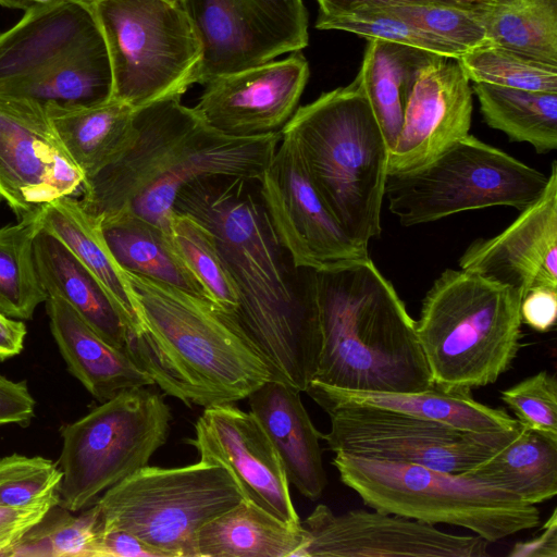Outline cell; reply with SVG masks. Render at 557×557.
<instances>
[{
	"mask_svg": "<svg viewBox=\"0 0 557 557\" xmlns=\"http://www.w3.org/2000/svg\"><path fill=\"white\" fill-rule=\"evenodd\" d=\"M331 421L322 440L334 454L420 465L462 473L508 444L519 428L474 433L383 407L345 404L324 410Z\"/></svg>",
	"mask_w": 557,
	"mask_h": 557,
	"instance_id": "12",
	"label": "cell"
},
{
	"mask_svg": "<svg viewBox=\"0 0 557 557\" xmlns=\"http://www.w3.org/2000/svg\"><path fill=\"white\" fill-rule=\"evenodd\" d=\"M462 270L518 290L557 288V163L548 183L502 233L473 240L459 258Z\"/></svg>",
	"mask_w": 557,
	"mask_h": 557,
	"instance_id": "20",
	"label": "cell"
},
{
	"mask_svg": "<svg viewBox=\"0 0 557 557\" xmlns=\"http://www.w3.org/2000/svg\"><path fill=\"white\" fill-rule=\"evenodd\" d=\"M27 334L21 320L8 318L0 313V361L21 354Z\"/></svg>",
	"mask_w": 557,
	"mask_h": 557,
	"instance_id": "49",
	"label": "cell"
},
{
	"mask_svg": "<svg viewBox=\"0 0 557 557\" xmlns=\"http://www.w3.org/2000/svg\"><path fill=\"white\" fill-rule=\"evenodd\" d=\"M202 45L198 84L301 51L308 46L302 0H180Z\"/></svg>",
	"mask_w": 557,
	"mask_h": 557,
	"instance_id": "13",
	"label": "cell"
},
{
	"mask_svg": "<svg viewBox=\"0 0 557 557\" xmlns=\"http://www.w3.org/2000/svg\"><path fill=\"white\" fill-rule=\"evenodd\" d=\"M384 8L466 51L491 42L475 9L446 4H395Z\"/></svg>",
	"mask_w": 557,
	"mask_h": 557,
	"instance_id": "41",
	"label": "cell"
},
{
	"mask_svg": "<svg viewBox=\"0 0 557 557\" xmlns=\"http://www.w3.org/2000/svg\"><path fill=\"white\" fill-rule=\"evenodd\" d=\"M258 184L278 242L297 268L321 271L369 256L368 249L352 242L326 207L289 134L282 133Z\"/></svg>",
	"mask_w": 557,
	"mask_h": 557,
	"instance_id": "14",
	"label": "cell"
},
{
	"mask_svg": "<svg viewBox=\"0 0 557 557\" xmlns=\"http://www.w3.org/2000/svg\"><path fill=\"white\" fill-rule=\"evenodd\" d=\"M475 13L491 42L557 65V0H487Z\"/></svg>",
	"mask_w": 557,
	"mask_h": 557,
	"instance_id": "35",
	"label": "cell"
},
{
	"mask_svg": "<svg viewBox=\"0 0 557 557\" xmlns=\"http://www.w3.org/2000/svg\"><path fill=\"white\" fill-rule=\"evenodd\" d=\"M34 256L47 293L64 299L106 342L126 351V330L116 308L76 256L44 228L35 238Z\"/></svg>",
	"mask_w": 557,
	"mask_h": 557,
	"instance_id": "25",
	"label": "cell"
},
{
	"mask_svg": "<svg viewBox=\"0 0 557 557\" xmlns=\"http://www.w3.org/2000/svg\"><path fill=\"white\" fill-rule=\"evenodd\" d=\"M136 135L113 163L83 183V209L100 222L131 215L171 236L181 189L203 176L258 181L282 134L231 137L207 125L193 108L171 98L139 108Z\"/></svg>",
	"mask_w": 557,
	"mask_h": 557,
	"instance_id": "2",
	"label": "cell"
},
{
	"mask_svg": "<svg viewBox=\"0 0 557 557\" xmlns=\"http://www.w3.org/2000/svg\"><path fill=\"white\" fill-rule=\"evenodd\" d=\"M51 334L69 372L99 401L121 392L153 385L131 356L106 342L61 297L46 300Z\"/></svg>",
	"mask_w": 557,
	"mask_h": 557,
	"instance_id": "23",
	"label": "cell"
},
{
	"mask_svg": "<svg viewBox=\"0 0 557 557\" xmlns=\"http://www.w3.org/2000/svg\"><path fill=\"white\" fill-rule=\"evenodd\" d=\"M458 60L473 83L557 94V65L525 53L488 42Z\"/></svg>",
	"mask_w": 557,
	"mask_h": 557,
	"instance_id": "37",
	"label": "cell"
},
{
	"mask_svg": "<svg viewBox=\"0 0 557 557\" xmlns=\"http://www.w3.org/2000/svg\"><path fill=\"white\" fill-rule=\"evenodd\" d=\"M73 1H76V2H79V3H83V4L91 7L92 4L98 2L99 0H73ZM173 1L178 2L180 0H173Z\"/></svg>",
	"mask_w": 557,
	"mask_h": 557,
	"instance_id": "52",
	"label": "cell"
},
{
	"mask_svg": "<svg viewBox=\"0 0 557 557\" xmlns=\"http://www.w3.org/2000/svg\"><path fill=\"white\" fill-rule=\"evenodd\" d=\"M547 183L541 171L469 134L423 168L387 175L384 198L403 226H413L488 207L522 211Z\"/></svg>",
	"mask_w": 557,
	"mask_h": 557,
	"instance_id": "11",
	"label": "cell"
},
{
	"mask_svg": "<svg viewBox=\"0 0 557 557\" xmlns=\"http://www.w3.org/2000/svg\"><path fill=\"white\" fill-rule=\"evenodd\" d=\"M462 474L528 504L546 502L557 494V438L520 424L508 444Z\"/></svg>",
	"mask_w": 557,
	"mask_h": 557,
	"instance_id": "31",
	"label": "cell"
},
{
	"mask_svg": "<svg viewBox=\"0 0 557 557\" xmlns=\"http://www.w3.org/2000/svg\"><path fill=\"white\" fill-rule=\"evenodd\" d=\"M101 531L100 511L96 504L81 513L59 504L53 506L7 557H91Z\"/></svg>",
	"mask_w": 557,
	"mask_h": 557,
	"instance_id": "36",
	"label": "cell"
},
{
	"mask_svg": "<svg viewBox=\"0 0 557 557\" xmlns=\"http://www.w3.org/2000/svg\"><path fill=\"white\" fill-rule=\"evenodd\" d=\"M367 40L356 78L392 150L399 136L405 109L420 72L441 54L376 38Z\"/></svg>",
	"mask_w": 557,
	"mask_h": 557,
	"instance_id": "29",
	"label": "cell"
},
{
	"mask_svg": "<svg viewBox=\"0 0 557 557\" xmlns=\"http://www.w3.org/2000/svg\"><path fill=\"white\" fill-rule=\"evenodd\" d=\"M306 393L323 410L345 404L371 405L474 433L510 431L520 425L505 410L475 400L471 391L446 389L435 384L422 392L374 393L341 389L312 381Z\"/></svg>",
	"mask_w": 557,
	"mask_h": 557,
	"instance_id": "24",
	"label": "cell"
},
{
	"mask_svg": "<svg viewBox=\"0 0 557 557\" xmlns=\"http://www.w3.org/2000/svg\"><path fill=\"white\" fill-rule=\"evenodd\" d=\"M508 556L557 557V510H553L539 535L525 542L515 543Z\"/></svg>",
	"mask_w": 557,
	"mask_h": 557,
	"instance_id": "48",
	"label": "cell"
},
{
	"mask_svg": "<svg viewBox=\"0 0 557 557\" xmlns=\"http://www.w3.org/2000/svg\"><path fill=\"white\" fill-rule=\"evenodd\" d=\"M314 26L318 29L345 30L366 39L403 44L445 57L459 58L466 52L384 7L366 5L330 16H317Z\"/></svg>",
	"mask_w": 557,
	"mask_h": 557,
	"instance_id": "39",
	"label": "cell"
},
{
	"mask_svg": "<svg viewBox=\"0 0 557 557\" xmlns=\"http://www.w3.org/2000/svg\"><path fill=\"white\" fill-rule=\"evenodd\" d=\"M309 74L307 59L295 51L285 59L207 82L193 109L226 136L282 134L298 108Z\"/></svg>",
	"mask_w": 557,
	"mask_h": 557,
	"instance_id": "18",
	"label": "cell"
},
{
	"mask_svg": "<svg viewBox=\"0 0 557 557\" xmlns=\"http://www.w3.org/2000/svg\"><path fill=\"white\" fill-rule=\"evenodd\" d=\"M319 7L318 16H330L360 7H385L395 4H446L463 9H475L468 0H315Z\"/></svg>",
	"mask_w": 557,
	"mask_h": 557,
	"instance_id": "47",
	"label": "cell"
},
{
	"mask_svg": "<svg viewBox=\"0 0 557 557\" xmlns=\"http://www.w3.org/2000/svg\"><path fill=\"white\" fill-rule=\"evenodd\" d=\"M62 471L50 459L12 454L0 459V506H28L59 493Z\"/></svg>",
	"mask_w": 557,
	"mask_h": 557,
	"instance_id": "40",
	"label": "cell"
},
{
	"mask_svg": "<svg viewBox=\"0 0 557 557\" xmlns=\"http://www.w3.org/2000/svg\"><path fill=\"white\" fill-rule=\"evenodd\" d=\"M472 111L473 91L458 58L438 55L413 85L389 152L388 175L423 168L468 136Z\"/></svg>",
	"mask_w": 557,
	"mask_h": 557,
	"instance_id": "19",
	"label": "cell"
},
{
	"mask_svg": "<svg viewBox=\"0 0 557 557\" xmlns=\"http://www.w3.org/2000/svg\"><path fill=\"white\" fill-rule=\"evenodd\" d=\"M335 513L318 505L301 522L308 544L301 557H485L488 542L372 509Z\"/></svg>",
	"mask_w": 557,
	"mask_h": 557,
	"instance_id": "15",
	"label": "cell"
},
{
	"mask_svg": "<svg viewBox=\"0 0 557 557\" xmlns=\"http://www.w3.org/2000/svg\"><path fill=\"white\" fill-rule=\"evenodd\" d=\"M0 5L10 9H20L26 12L34 8L36 4L29 0H0Z\"/></svg>",
	"mask_w": 557,
	"mask_h": 557,
	"instance_id": "50",
	"label": "cell"
},
{
	"mask_svg": "<svg viewBox=\"0 0 557 557\" xmlns=\"http://www.w3.org/2000/svg\"><path fill=\"white\" fill-rule=\"evenodd\" d=\"M500 398L521 425L557 438L555 374L540 371L502 391Z\"/></svg>",
	"mask_w": 557,
	"mask_h": 557,
	"instance_id": "42",
	"label": "cell"
},
{
	"mask_svg": "<svg viewBox=\"0 0 557 557\" xmlns=\"http://www.w3.org/2000/svg\"><path fill=\"white\" fill-rule=\"evenodd\" d=\"M194 446L202 461L225 468L244 498L290 525H301L282 460L257 418L232 404L205 408Z\"/></svg>",
	"mask_w": 557,
	"mask_h": 557,
	"instance_id": "16",
	"label": "cell"
},
{
	"mask_svg": "<svg viewBox=\"0 0 557 557\" xmlns=\"http://www.w3.org/2000/svg\"><path fill=\"white\" fill-rule=\"evenodd\" d=\"M91 557H165V555L129 532L101 529Z\"/></svg>",
	"mask_w": 557,
	"mask_h": 557,
	"instance_id": "46",
	"label": "cell"
},
{
	"mask_svg": "<svg viewBox=\"0 0 557 557\" xmlns=\"http://www.w3.org/2000/svg\"><path fill=\"white\" fill-rule=\"evenodd\" d=\"M171 239L209 293L211 300L235 313L238 307L237 292L212 232L194 216L174 210Z\"/></svg>",
	"mask_w": 557,
	"mask_h": 557,
	"instance_id": "38",
	"label": "cell"
},
{
	"mask_svg": "<svg viewBox=\"0 0 557 557\" xmlns=\"http://www.w3.org/2000/svg\"><path fill=\"white\" fill-rule=\"evenodd\" d=\"M521 300L518 290L474 272H442L416 321L433 383L467 391L494 384L521 346Z\"/></svg>",
	"mask_w": 557,
	"mask_h": 557,
	"instance_id": "6",
	"label": "cell"
},
{
	"mask_svg": "<svg viewBox=\"0 0 557 557\" xmlns=\"http://www.w3.org/2000/svg\"><path fill=\"white\" fill-rule=\"evenodd\" d=\"M100 223L113 257L125 271L212 301L202 283L178 253L171 236L131 215H120Z\"/></svg>",
	"mask_w": 557,
	"mask_h": 557,
	"instance_id": "32",
	"label": "cell"
},
{
	"mask_svg": "<svg viewBox=\"0 0 557 557\" xmlns=\"http://www.w3.org/2000/svg\"><path fill=\"white\" fill-rule=\"evenodd\" d=\"M282 133L296 140L333 216L368 249L382 233L391 150L358 79L297 108Z\"/></svg>",
	"mask_w": 557,
	"mask_h": 557,
	"instance_id": "5",
	"label": "cell"
},
{
	"mask_svg": "<svg viewBox=\"0 0 557 557\" xmlns=\"http://www.w3.org/2000/svg\"><path fill=\"white\" fill-rule=\"evenodd\" d=\"M84 181L45 112L0 99V197L18 218L72 196Z\"/></svg>",
	"mask_w": 557,
	"mask_h": 557,
	"instance_id": "17",
	"label": "cell"
},
{
	"mask_svg": "<svg viewBox=\"0 0 557 557\" xmlns=\"http://www.w3.org/2000/svg\"><path fill=\"white\" fill-rule=\"evenodd\" d=\"M289 384L272 380L247 398L275 447L289 483L310 500L319 499L326 487L320 433L312 423L300 397Z\"/></svg>",
	"mask_w": 557,
	"mask_h": 557,
	"instance_id": "22",
	"label": "cell"
},
{
	"mask_svg": "<svg viewBox=\"0 0 557 557\" xmlns=\"http://www.w3.org/2000/svg\"><path fill=\"white\" fill-rule=\"evenodd\" d=\"M243 499L225 468L199 460L175 468L147 465L94 504L102 530L129 532L165 557H196L199 530Z\"/></svg>",
	"mask_w": 557,
	"mask_h": 557,
	"instance_id": "9",
	"label": "cell"
},
{
	"mask_svg": "<svg viewBox=\"0 0 557 557\" xmlns=\"http://www.w3.org/2000/svg\"><path fill=\"white\" fill-rule=\"evenodd\" d=\"M42 228L57 236L101 284L127 337L137 322L135 293L104 239L100 220L86 212L78 199L65 196L44 205Z\"/></svg>",
	"mask_w": 557,
	"mask_h": 557,
	"instance_id": "28",
	"label": "cell"
},
{
	"mask_svg": "<svg viewBox=\"0 0 557 557\" xmlns=\"http://www.w3.org/2000/svg\"><path fill=\"white\" fill-rule=\"evenodd\" d=\"M174 210L212 232L237 292V319L277 379L306 392L321 349L315 271L297 268L278 242L258 181L200 177L181 189Z\"/></svg>",
	"mask_w": 557,
	"mask_h": 557,
	"instance_id": "1",
	"label": "cell"
},
{
	"mask_svg": "<svg viewBox=\"0 0 557 557\" xmlns=\"http://www.w3.org/2000/svg\"><path fill=\"white\" fill-rule=\"evenodd\" d=\"M45 113L85 181L119 159L136 135V109L112 98L89 107L52 108Z\"/></svg>",
	"mask_w": 557,
	"mask_h": 557,
	"instance_id": "26",
	"label": "cell"
},
{
	"mask_svg": "<svg viewBox=\"0 0 557 557\" xmlns=\"http://www.w3.org/2000/svg\"><path fill=\"white\" fill-rule=\"evenodd\" d=\"M44 206L0 228V313L30 320L48 293L35 264L34 242L42 230Z\"/></svg>",
	"mask_w": 557,
	"mask_h": 557,
	"instance_id": "34",
	"label": "cell"
},
{
	"mask_svg": "<svg viewBox=\"0 0 557 557\" xmlns=\"http://www.w3.org/2000/svg\"><path fill=\"white\" fill-rule=\"evenodd\" d=\"M315 292L321 349L312 381L374 393L434 384L416 321L369 256L315 271Z\"/></svg>",
	"mask_w": 557,
	"mask_h": 557,
	"instance_id": "4",
	"label": "cell"
},
{
	"mask_svg": "<svg viewBox=\"0 0 557 557\" xmlns=\"http://www.w3.org/2000/svg\"><path fill=\"white\" fill-rule=\"evenodd\" d=\"M341 481L371 509L463 528L488 543L540 524L535 505L462 473L335 454Z\"/></svg>",
	"mask_w": 557,
	"mask_h": 557,
	"instance_id": "7",
	"label": "cell"
},
{
	"mask_svg": "<svg viewBox=\"0 0 557 557\" xmlns=\"http://www.w3.org/2000/svg\"><path fill=\"white\" fill-rule=\"evenodd\" d=\"M103 41L91 7L73 0L35 5L0 33V92Z\"/></svg>",
	"mask_w": 557,
	"mask_h": 557,
	"instance_id": "21",
	"label": "cell"
},
{
	"mask_svg": "<svg viewBox=\"0 0 557 557\" xmlns=\"http://www.w3.org/2000/svg\"><path fill=\"white\" fill-rule=\"evenodd\" d=\"M112 72V99L139 109L198 84L199 35L173 0H99L91 5Z\"/></svg>",
	"mask_w": 557,
	"mask_h": 557,
	"instance_id": "8",
	"label": "cell"
},
{
	"mask_svg": "<svg viewBox=\"0 0 557 557\" xmlns=\"http://www.w3.org/2000/svg\"><path fill=\"white\" fill-rule=\"evenodd\" d=\"M29 1L33 2L36 5H44V4L52 3V2H54L57 0H29Z\"/></svg>",
	"mask_w": 557,
	"mask_h": 557,
	"instance_id": "51",
	"label": "cell"
},
{
	"mask_svg": "<svg viewBox=\"0 0 557 557\" xmlns=\"http://www.w3.org/2000/svg\"><path fill=\"white\" fill-rule=\"evenodd\" d=\"M59 504V493L28 506H0V557L8 553Z\"/></svg>",
	"mask_w": 557,
	"mask_h": 557,
	"instance_id": "43",
	"label": "cell"
},
{
	"mask_svg": "<svg viewBox=\"0 0 557 557\" xmlns=\"http://www.w3.org/2000/svg\"><path fill=\"white\" fill-rule=\"evenodd\" d=\"M172 413L147 386L121 392L62 426L59 505L78 512L148 465L165 444Z\"/></svg>",
	"mask_w": 557,
	"mask_h": 557,
	"instance_id": "10",
	"label": "cell"
},
{
	"mask_svg": "<svg viewBox=\"0 0 557 557\" xmlns=\"http://www.w3.org/2000/svg\"><path fill=\"white\" fill-rule=\"evenodd\" d=\"M36 401L25 381L0 375V426L27 425L35 416Z\"/></svg>",
	"mask_w": 557,
	"mask_h": 557,
	"instance_id": "44",
	"label": "cell"
},
{
	"mask_svg": "<svg viewBox=\"0 0 557 557\" xmlns=\"http://www.w3.org/2000/svg\"><path fill=\"white\" fill-rule=\"evenodd\" d=\"M520 317L532 330L549 332L557 320V288L540 287L528 292L521 300Z\"/></svg>",
	"mask_w": 557,
	"mask_h": 557,
	"instance_id": "45",
	"label": "cell"
},
{
	"mask_svg": "<svg viewBox=\"0 0 557 557\" xmlns=\"http://www.w3.org/2000/svg\"><path fill=\"white\" fill-rule=\"evenodd\" d=\"M484 122L511 141L527 143L537 153L557 148V94L503 87L471 86Z\"/></svg>",
	"mask_w": 557,
	"mask_h": 557,
	"instance_id": "33",
	"label": "cell"
},
{
	"mask_svg": "<svg viewBox=\"0 0 557 557\" xmlns=\"http://www.w3.org/2000/svg\"><path fill=\"white\" fill-rule=\"evenodd\" d=\"M470 1L475 8H479L483 3H485L487 0H468Z\"/></svg>",
	"mask_w": 557,
	"mask_h": 557,
	"instance_id": "53",
	"label": "cell"
},
{
	"mask_svg": "<svg viewBox=\"0 0 557 557\" xmlns=\"http://www.w3.org/2000/svg\"><path fill=\"white\" fill-rule=\"evenodd\" d=\"M126 276L137 304L126 351L166 395L209 408L280 381L234 312L145 275Z\"/></svg>",
	"mask_w": 557,
	"mask_h": 557,
	"instance_id": "3",
	"label": "cell"
},
{
	"mask_svg": "<svg viewBox=\"0 0 557 557\" xmlns=\"http://www.w3.org/2000/svg\"><path fill=\"white\" fill-rule=\"evenodd\" d=\"M308 541L302 524H287L244 498L199 530L195 549L196 557H301Z\"/></svg>",
	"mask_w": 557,
	"mask_h": 557,
	"instance_id": "27",
	"label": "cell"
},
{
	"mask_svg": "<svg viewBox=\"0 0 557 557\" xmlns=\"http://www.w3.org/2000/svg\"><path fill=\"white\" fill-rule=\"evenodd\" d=\"M112 97V72L106 42L88 48L49 70L0 92L41 111L99 104Z\"/></svg>",
	"mask_w": 557,
	"mask_h": 557,
	"instance_id": "30",
	"label": "cell"
}]
</instances>
